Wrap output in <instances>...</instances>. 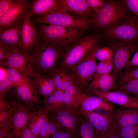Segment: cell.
Returning <instances> with one entry per match:
<instances>
[{
    "label": "cell",
    "mask_w": 138,
    "mask_h": 138,
    "mask_svg": "<svg viewBox=\"0 0 138 138\" xmlns=\"http://www.w3.org/2000/svg\"><path fill=\"white\" fill-rule=\"evenodd\" d=\"M64 52L39 39L28 55L32 70L41 75H51L57 68Z\"/></svg>",
    "instance_id": "6da1fadb"
},
{
    "label": "cell",
    "mask_w": 138,
    "mask_h": 138,
    "mask_svg": "<svg viewBox=\"0 0 138 138\" xmlns=\"http://www.w3.org/2000/svg\"><path fill=\"white\" fill-rule=\"evenodd\" d=\"M39 39L54 45L65 51L84 31L61 26L40 24L37 29Z\"/></svg>",
    "instance_id": "7a4b0ae2"
},
{
    "label": "cell",
    "mask_w": 138,
    "mask_h": 138,
    "mask_svg": "<svg viewBox=\"0 0 138 138\" xmlns=\"http://www.w3.org/2000/svg\"><path fill=\"white\" fill-rule=\"evenodd\" d=\"M101 38L99 34L82 36L76 40L64 52L58 68L67 72L98 44Z\"/></svg>",
    "instance_id": "3957f363"
},
{
    "label": "cell",
    "mask_w": 138,
    "mask_h": 138,
    "mask_svg": "<svg viewBox=\"0 0 138 138\" xmlns=\"http://www.w3.org/2000/svg\"><path fill=\"white\" fill-rule=\"evenodd\" d=\"M34 17V24L56 25L84 31L91 27L93 21V19L80 17L63 11Z\"/></svg>",
    "instance_id": "277c9868"
},
{
    "label": "cell",
    "mask_w": 138,
    "mask_h": 138,
    "mask_svg": "<svg viewBox=\"0 0 138 138\" xmlns=\"http://www.w3.org/2000/svg\"><path fill=\"white\" fill-rule=\"evenodd\" d=\"M106 33L110 39L131 41L138 39V18L125 16L106 28Z\"/></svg>",
    "instance_id": "5b68a950"
},
{
    "label": "cell",
    "mask_w": 138,
    "mask_h": 138,
    "mask_svg": "<svg viewBox=\"0 0 138 138\" xmlns=\"http://www.w3.org/2000/svg\"><path fill=\"white\" fill-rule=\"evenodd\" d=\"M125 16V11L120 3L108 0L98 12L94 13L92 25L99 29L107 28Z\"/></svg>",
    "instance_id": "8992f818"
},
{
    "label": "cell",
    "mask_w": 138,
    "mask_h": 138,
    "mask_svg": "<svg viewBox=\"0 0 138 138\" xmlns=\"http://www.w3.org/2000/svg\"><path fill=\"white\" fill-rule=\"evenodd\" d=\"M79 110L83 117L95 129L97 137H106L118 132L119 129L114 121L111 111L101 114L94 111Z\"/></svg>",
    "instance_id": "52a82bcc"
},
{
    "label": "cell",
    "mask_w": 138,
    "mask_h": 138,
    "mask_svg": "<svg viewBox=\"0 0 138 138\" xmlns=\"http://www.w3.org/2000/svg\"><path fill=\"white\" fill-rule=\"evenodd\" d=\"M100 48L98 44L72 68L71 72L74 82L79 86H85L93 79L97 64L95 56V51Z\"/></svg>",
    "instance_id": "ba28073f"
},
{
    "label": "cell",
    "mask_w": 138,
    "mask_h": 138,
    "mask_svg": "<svg viewBox=\"0 0 138 138\" xmlns=\"http://www.w3.org/2000/svg\"><path fill=\"white\" fill-rule=\"evenodd\" d=\"M51 113L49 119L61 128L80 137V126L83 119L79 109L64 106Z\"/></svg>",
    "instance_id": "9c48e42d"
},
{
    "label": "cell",
    "mask_w": 138,
    "mask_h": 138,
    "mask_svg": "<svg viewBox=\"0 0 138 138\" xmlns=\"http://www.w3.org/2000/svg\"><path fill=\"white\" fill-rule=\"evenodd\" d=\"M110 47L113 51V69L111 75L116 80L122 71L126 67L135 47L131 41H122L113 43Z\"/></svg>",
    "instance_id": "30bf717a"
},
{
    "label": "cell",
    "mask_w": 138,
    "mask_h": 138,
    "mask_svg": "<svg viewBox=\"0 0 138 138\" xmlns=\"http://www.w3.org/2000/svg\"><path fill=\"white\" fill-rule=\"evenodd\" d=\"M31 4L28 0H14L9 9L0 17V28L22 24Z\"/></svg>",
    "instance_id": "8fae6325"
},
{
    "label": "cell",
    "mask_w": 138,
    "mask_h": 138,
    "mask_svg": "<svg viewBox=\"0 0 138 138\" xmlns=\"http://www.w3.org/2000/svg\"><path fill=\"white\" fill-rule=\"evenodd\" d=\"M14 111L11 122L10 135L12 138H19L30 117L36 110H32L25 104L12 101Z\"/></svg>",
    "instance_id": "7c38bea8"
},
{
    "label": "cell",
    "mask_w": 138,
    "mask_h": 138,
    "mask_svg": "<svg viewBox=\"0 0 138 138\" xmlns=\"http://www.w3.org/2000/svg\"><path fill=\"white\" fill-rule=\"evenodd\" d=\"M28 11L21 27L19 42L22 51L28 55L39 39L37 29L31 20V16Z\"/></svg>",
    "instance_id": "4fadbf2b"
},
{
    "label": "cell",
    "mask_w": 138,
    "mask_h": 138,
    "mask_svg": "<svg viewBox=\"0 0 138 138\" xmlns=\"http://www.w3.org/2000/svg\"><path fill=\"white\" fill-rule=\"evenodd\" d=\"M1 66L14 69L29 77L33 70L29 62L28 55L23 52L19 47L13 50L8 59L0 61Z\"/></svg>",
    "instance_id": "5bb4252c"
},
{
    "label": "cell",
    "mask_w": 138,
    "mask_h": 138,
    "mask_svg": "<svg viewBox=\"0 0 138 138\" xmlns=\"http://www.w3.org/2000/svg\"><path fill=\"white\" fill-rule=\"evenodd\" d=\"M94 93L114 104L130 108H138V98L118 91L103 92L94 90Z\"/></svg>",
    "instance_id": "9a60e30c"
},
{
    "label": "cell",
    "mask_w": 138,
    "mask_h": 138,
    "mask_svg": "<svg viewBox=\"0 0 138 138\" xmlns=\"http://www.w3.org/2000/svg\"><path fill=\"white\" fill-rule=\"evenodd\" d=\"M114 121L119 129L138 124V108L121 106L111 111Z\"/></svg>",
    "instance_id": "2e32d148"
},
{
    "label": "cell",
    "mask_w": 138,
    "mask_h": 138,
    "mask_svg": "<svg viewBox=\"0 0 138 138\" xmlns=\"http://www.w3.org/2000/svg\"><path fill=\"white\" fill-rule=\"evenodd\" d=\"M22 24L0 28V47L11 53L14 49L20 47V32Z\"/></svg>",
    "instance_id": "e0dca14e"
},
{
    "label": "cell",
    "mask_w": 138,
    "mask_h": 138,
    "mask_svg": "<svg viewBox=\"0 0 138 138\" xmlns=\"http://www.w3.org/2000/svg\"><path fill=\"white\" fill-rule=\"evenodd\" d=\"M58 11H64L61 0H35L28 12L31 16L45 15Z\"/></svg>",
    "instance_id": "ac0fdd59"
},
{
    "label": "cell",
    "mask_w": 138,
    "mask_h": 138,
    "mask_svg": "<svg viewBox=\"0 0 138 138\" xmlns=\"http://www.w3.org/2000/svg\"><path fill=\"white\" fill-rule=\"evenodd\" d=\"M16 87L18 98L30 109H36L37 108L35 106L38 104V93L33 83H23Z\"/></svg>",
    "instance_id": "d6986e66"
},
{
    "label": "cell",
    "mask_w": 138,
    "mask_h": 138,
    "mask_svg": "<svg viewBox=\"0 0 138 138\" xmlns=\"http://www.w3.org/2000/svg\"><path fill=\"white\" fill-rule=\"evenodd\" d=\"M64 11L85 18L89 17L94 11L88 5L87 0H61Z\"/></svg>",
    "instance_id": "ffe728a7"
},
{
    "label": "cell",
    "mask_w": 138,
    "mask_h": 138,
    "mask_svg": "<svg viewBox=\"0 0 138 138\" xmlns=\"http://www.w3.org/2000/svg\"><path fill=\"white\" fill-rule=\"evenodd\" d=\"M31 77L33 79L31 80L38 94L44 99L57 90L50 76L41 75L33 71Z\"/></svg>",
    "instance_id": "44dd1931"
},
{
    "label": "cell",
    "mask_w": 138,
    "mask_h": 138,
    "mask_svg": "<svg viewBox=\"0 0 138 138\" xmlns=\"http://www.w3.org/2000/svg\"><path fill=\"white\" fill-rule=\"evenodd\" d=\"M79 108L80 110L88 111L102 109L107 112H111L114 109V104L100 97L85 94Z\"/></svg>",
    "instance_id": "7402d4cb"
},
{
    "label": "cell",
    "mask_w": 138,
    "mask_h": 138,
    "mask_svg": "<svg viewBox=\"0 0 138 138\" xmlns=\"http://www.w3.org/2000/svg\"><path fill=\"white\" fill-rule=\"evenodd\" d=\"M79 86L74 82L63 91L64 106L71 109H78L85 95L81 91Z\"/></svg>",
    "instance_id": "603a6c76"
},
{
    "label": "cell",
    "mask_w": 138,
    "mask_h": 138,
    "mask_svg": "<svg viewBox=\"0 0 138 138\" xmlns=\"http://www.w3.org/2000/svg\"><path fill=\"white\" fill-rule=\"evenodd\" d=\"M115 80L110 74L95 75L89 87L93 91L97 90L103 92L110 91L117 89L118 86L115 84Z\"/></svg>",
    "instance_id": "cb8c5ba5"
},
{
    "label": "cell",
    "mask_w": 138,
    "mask_h": 138,
    "mask_svg": "<svg viewBox=\"0 0 138 138\" xmlns=\"http://www.w3.org/2000/svg\"><path fill=\"white\" fill-rule=\"evenodd\" d=\"M49 113L47 110L38 106L29 119L27 125L37 138H39L43 126L48 119Z\"/></svg>",
    "instance_id": "d4e9b609"
},
{
    "label": "cell",
    "mask_w": 138,
    "mask_h": 138,
    "mask_svg": "<svg viewBox=\"0 0 138 138\" xmlns=\"http://www.w3.org/2000/svg\"><path fill=\"white\" fill-rule=\"evenodd\" d=\"M51 77L57 89L63 91L74 82V78L71 73L58 67Z\"/></svg>",
    "instance_id": "484cf974"
},
{
    "label": "cell",
    "mask_w": 138,
    "mask_h": 138,
    "mask_svg": "<svg viewBox=\"0 0 138 138\" xmlns=\"http://www.w3.org/2000/svg\"><path fill=\"white\" fill-rule=\"evenodd\" d=\"M42 108L49 112L55 111L64 106L63 91L57 90L54 93L44 99L41 102Z\"/></svg>",
    "instance_id": "4316f807"
},
{
    "label": "cell",
    "mask_w": 138,
    "mask_h": 138,
    "mask_svg": "<svg viewBox=\"0 0 138 138\" xmlns=\"http://www.w3.org/2000/svg\"><path fill=\"white\" fill-rule=\"evenodd\" d=\"M6 69L7 76L11 82L13 87H16L23 83H32L29 77L17 70L9 67Z\"/></svg>",
    "instance_id": "83f0119b"
},
{
    "label": "cell",
    "mask_w": 138,
    "mask_h": 138,
    "mask_svg": "<svg viewBox=\"0 0 138 138\" xmlns=\"http://www.w3.org/2000/svg\"><path fill=\"white\" fill-rule=\"evenodd\" d=\"M61 128L49 118L45 123L40 132L39 138H53Z\"/></svg>",
    "instance_id": "f1b7e54d"
},
{
    "label": "cell",
    "mask_w": 138,
    "mask_h": 138,
    "mask_svg": "<svg viewBox=\"0 0 138 138\" xmlns=\"http://www.w3.org/2000/svg\"><path fill=\"white\" fill-rule=\"evenodd\" d=\"M138 79V66L128 68L119 76L117 85L118 87L133 79Z\"/></svg>",
    "instance_id": "f546056e"
},
{
    "label": "cell",
    "mask_w": 138,
    "mask_h": 138,
    "mask_svg": "<svg viewBox=\"0 0 138 138\" xmlns=\"http://www.w3.org/2000/svg\"><path fill=\"white\" fill-rule=\"evenodd\" d=\"M117 91L130 95H138V79L131 80L118 86Z\"/></svg>",
    "instance_id": "4dcf8cb0"
},
{
    "label": "cell",
    "mask_w": 138,
    "mask_h": 138,
    "mask_svg": "<svg viewBox=\"0 0 138 138\" xmlns=\"http://www.w3.org/2000/svg\"><path fill=\"white\" fill-rule=\"evenodd\" d=\"M80 137L81 138H96L97 135L95 129L90 123L84 118L80 123Z\"/></svg>",
    "instance_id": "1f68e13d"
},
{
    "label": "cell",
    "mask_w": 138,
    "mask_h": 138,
    "mask_svg": "<svg viewBox=\"0 0 138 138\" xmlns=\"http://www.w3.org/2000/svg\"><path fill=\"white\" fill-rule=\"evenodd\" d=\"M118 133L121 138H138V124L121 128Z\"/></svg>",
    "instance_id": "d6a6232c"
},
{
    "label": "cell",
    "mask_w": 138,
    "mask_h": 138,
    "mask_svg": "<svg viewBox=\"0 0 138 138\" xmlns=\"http://www.w3.org/2000/svg\"><path fill=\"white\" fill-rule=\"evenodd\" d=\"M113 51L112 48L108 46H105L98 49L95 51L94 55L100 62L110 61L112 59Z\"/></svg>",
    "instance_id": "836d02e7"
},
{
    "label": "cell",
    "mask_w": 138,
    "mask_h": 138,
    "mask_svg": "<svg viewBox=\"0 0 138 138\" xmlns=\"http://www.w3.org/2000/svg\"><path fill=\"white\" fill-rule=\"evenodd\" d=\"M113 66L111 60L100 62L97 64L95 74L102 75L110 74L113 71Z\"/></svg>",
    "instance_id": "e575fe53"
},
{
    "label": "cell",
    "mask_w": 138,
    "mask_h": 138,
    "mask_svg": "<svg viewBox=\"0 0 138 138\" xmlns=\"http://www.w3.org/2000/svg\"><path fill=\"white\" fill-rule=\"evenodd\" d=\"M14 111L13 107L8 110L0 111V128L7 125L12 119Z\"/></svg>",
    "instance_id": "d590c367"
},
{
    "label": "cell",
    "mask_w": 138,
    "mask_h": 138,
    "mask_svg": "<svg viewBox=\"0 0 138 138\" xmlns=\"http://www.w3.org/2000/svg\"><path fill=\"white\" fill-rule=\"evenodd\" d=\"M13 87L11 82L7 76L0 79V98H3L4 94Z\"/></svg>",
    "instance_id": "8d00e7d4"
},
{
    "label": "cell",
    "mask_w": 138,
    "mask_h": 138,
    "mask_svg": "<svg viewBox=\"0 0 138 138\" xmlns=\"http://www.w3.org/2000/svg\"><path fill=\"white\" fill-rule=\"evenodd\" d=\"M79 137L73 133L60 128L53 138H79Z\"/></svg>",
    "instance_id": "74e56055"
},
{
    "label": "cell",
    "mask_w": 138,
    "mask_h": 138,
    "mask_svg": "<svg viewBox=\"0 0 138 138\" xmlns=\"http://www.w3.org/2000/svg\"><path fill=\"white\" fill-rule=\"evenodd\" d=\"M91 8L95 12H98L105 3L104 1L100 0H87Z\"/></svg>",
    "instance_id": "f35d334b"
},
{
    "label": "cell",
    "mask_w": 138,
    "mask_h": 138,
    "mask_svg": "<svg viewBox=\"0 0 138 138\" xmlns=\"http://www.w3.org/2000/svg\"><path fill=\"white\" fill-rule=\"evenodd\" d=\"M124 2L129 10L138 17V0H125Z\"/></svg>",
    "instance_id": "ab89813d"
},
{
    "label": "cell",
    "mask_w": 138,
    "mask_h": 138,
    "mask_svg": "<svg viewBox=\"0 0 138 138\" xmlns=\"http://www.w3.org/2000/svg\"><path fill=\"white\" fill-rule=\"evenodd\" d=\"M14 0H0V17L9 9Z\"/></svg>",
    "instance_id": "60d3db41"
},
{
    "label": "cell",
    "mask_w": 138,
    "mask_h": 138,
    "mask_svg": "<svg viewBox=\"0 0 138 138\" xmlns=\"http://www.w3.org/2000/svg\"><path fill=\"white\" fill-rule=\"evenodd\" d=\"M11 119L7 125L0 128V138H3L7 136H11Z\"/></svg>",
    "instance_id": "b9f144b4"
},
{
    "label": "cell",
    "mask_w": 138,
    "mask_h": 138,
    "mask_svg": "<svg viewBox=\"0 0 138 138\" xmlns=\"http://www.w3.org/2000/svg\"><path fill=\"white\" fill-rule=\"evenodd\" d=\"M19 138H37L32 132L30 128L27 125Z\"/></svg>",
    "instance_id": "7bdbcfd3"
},
{
    "label": "cell",
    "mask_w": 138,
    "mask_h": 138,
    "mask_svg": "<svg viewBox=\"0 0 138 138\" xmlns=\"http://www.w3.org/2000/svg\"><path fill=\"white\" fill-rule=\"evenodd\" d=\"M11 55L8 51L0 47V61L7 60Z\"/></svg>",
    "instance_id": "ee69618b"
},
{
    "label": "cell",
    "mask_w": 138,
    "mask_h": 138,
    "mask_svg": "<svg viewBox=\"0 0 138 138\" xmlns=\"http://www.w3.org/2000/svg\"><path fill=\"white\" fill-rule=\"evenodd\" d=\"M138 65V52L134 54L131 61H129L126 68H127Z\"/></svg>",
    "instance_id": "f6af8a7d"
},
{
    "label": "cell",
    "mask_w": 138,
    "mask_h": 138,
    "mask_svg": "<svg viewBox=\"0 0 138 138\" xmlns=\"http://www.w3.org/2000/svg\"><path fill=\"white\" fill-rule=\"evenodd\" d=\"M12 108L3 100V98H0V111L6 110Z\"/></svg>",
    "instance_id": "bcb514c9"
},
{
    "label": "cell",
    "mask_w": 138,
    "mask_h": 138,
    "mask_svg": "<svg viewBox=\"0 0 138 138\" xmlns=\"http://www.w3.org/2000/svg\"><path fill=\"white\" fill-rule=\"evenodd\" d=\"M7 76L6 69L0 66V79L3 78Z\"/></svg>",
    "instance_id": "7dc6e473"
},
{
    "label": "cell",
    "mask_w": 138,
    "mask_h": 138,
    "mask_svg": "<svg viewBox=\"0 0 138 138\" xmlns=\"http://www.w3.org/2000/svg\"><path fill=\"white\" fill-rule=\"evenodd\" d=\"M96 138H121L118 132L115 133L107 137L99 138L96 137Z\"/></svg>",
    "instance_id": "c3c4849f"
},
{
    "label": "cell",
    "mask_w": 138,
    "mask_h": 138,
    "mask_svg": "<svg viewBox=\"0 0 138 138\" xmlns=\"http://www.w3.org/2000/svg\"><path fill=\"white\" fill-rule=\"evenodd\" d=\"M3 138H12L11 136H7Z\"/></svg>",
    "instance_id": "681fc988"
},
{
    "label": "cell",
    "mask_w": 138,
    "mask_h": 138,
    "mask_svg": "<svg viewBox=\"0 0 138 138\" xmlns=\"http://www.w3.org/2000/svg\"><path fill=\"white\" fill-rule=\"evenodd\" d=\"M135 96H136V97H137L138 98V95H137Z\"/></svg>",
    "instance_id": "f907efd6"
}]
</instances>
